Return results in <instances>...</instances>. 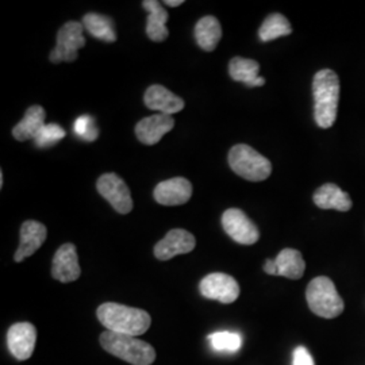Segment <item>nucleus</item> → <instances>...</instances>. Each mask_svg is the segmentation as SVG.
I'll use <instances>...</instances> for the list:
<instances>
[{"label": "nucleus", "mask_w": 365, "mask_h": 365, "mask_svg": "<svg viewBox=\"0 0 365 365\" xmlns=\"http://www.w3.org/2000/svg\"><path fill=\"white\" fill-rule=\"evenodd\" d=\"M314 118L321 129H329L337 119L339 101V75L322 69L313 78Z\"/></svg>", "instance_id": "obj_1"}, {"label": "nucleus", "mask_w": 365, "mask_h": 365, "mask_svg": "<svg viewBox=\"0 0 365 365\" xmlns=\"http://www.w3.org/2000/svg\"><path fill=\"white\" fill-rule=\"evenodd\" d=\"M98 319L113 333L126 336H141L150 327V315L141 309L118 303H105L98 307Z\"/></svg>", "instance_id": "obj_2"}, {"label": "nucleus", "mask_w": 365, "mask_h": 365, "mask_svg": "<svg viewBox=\"0 0 365 365\" xmlns=\"http://www.w3.org/2000/svg\"><path fill=\"white\" fill-rule=\"evenodd\" d=\"M101 345L106 352L128 361L129 364L150 365L156 360L155 348L133 336L105 331L101 336Z\"/></svg>", "instance_id": "obj_3"}, {"label": "nucleus", "mask_w": 365, "mask_h": 365, "mask_svg": "<svg viewBox=\"0 0 365 365\" xmlns=\"http://www.w3.org/2000/svg\"><path fill=\"white\" fill-rule=\"evenodd\" d=\"M306 299L310 310L315 315L327 319L339 317L345 307L334 283L327 276H318L309 283L306 289Z\"/></svg>", "instance_id": "obj_4"}, {"label": "nucleus", "mask_w": 365, "mask_h": 365, "mask_svg": "<svg viewBox=\"0 0 365 365\" xmlns=\"http://www.w3.org/2000/svg\"><path fill=\"white\" fill-rule=\"evenodd\" d=\"M229 165L238 176L249 182H262L272 173L271 161L245 144L235 145L230 149Z\"/></svg>", "instance_id": "obj_5"}, {"label": "nucleus", "mask_w": 365, "mask_h": 365, "mask_svg": "<svg viewBox=\"0 0 365 365\" xmlns=\"http://www.w3.org/2000/svg\"><path fill=\"white\" fill-rule=\"evenodd\" d=\"M83 30V24L76 21L66 22L64 26L60 27L57 33V43L51 53V61L53 64H60L61 61H76L78 49L84 48L86 45Z\"/></svg>", "instance_id": "obj_6"}, {"label": "nucleus", "mask_w": 365, "mask_h": 365, "mask_svg": "<svg viewBox=\"0 0 365 365\" xmlns=\"http://www.w3.org/2000/svg\"><path fill=\"white\" fill-rule=\"evenodd\" d=\"M222 226L226 235L241 245H253L260 238L257 226L240 209L226 210L222 215Z\"/></svg>", "instance_id": "obj_7"}, {"label": "nucleus", "mask_w": 365, "mask_h": 365, "mask_svg": "<svg viewBox=\"0 0 365 365\" xmlns=\"http://www.w3.org/2000/svg\"><path fill=\"white\" fill-rule=\"evenodd\" d=\"M98 192L105 197L119 214H129L133 210L130 190L115 173H105L96 182Z\"/></svg>", "instance_id": "obj_8"}, {"label": "nucleus", "mask_w": 365, "mask_h": 365, "mask_svg": "<svg viewBox=\"0 0 365 365\" xmlns=\"http://www.w3.org/2000/svg\"><path fill=\"white\" fill-rule=\"evenodd\" d=\"M199 291L206 299L218 300L225 304L233 303L240 297V286L235 277L220 272L203 277Z\"/></svg>", "instance_id": "obj_9"}, {"label": "nucleus", "mask_w": 365, "mask_h": 365, "mask_svg": "<svg viewBox=\"0 0 365 365\" xmlns=\"http://www.w3.org/2000/svg\"><path fill=\"white\" fill-rule=\"evenodd\" d=\"M306 269V262L297 249H283L274 260H267L264 271L274 276H284L292 280L300 279Z\"/></svg>", "instance_id": "obj_10"}, {"label": "nucleus", "mask_w": 365, "mask_h": 365, "mask_svg": "<svg viewBox=\"0 0 365 365\" xmlns=\"http://www.w3.org/2000/svg\"><path fill=\"white\" fill-rule=\"evenodd\" d=\"M196 240L194 235L182 229H173L168 232L155 247V256L158 260L167 261L175 256L190 253L195 249Z\"/></svg>", "instance_id": "obj_11"}, {"label": "nucleus", "mask_w": 365, "mask_h": 365, "mask_svg": "<svg viewBox=\"0 0 365 365\" xmlns=\"http://www.w3.org/2000/svg\"><path fill=\"white\" fill-rule=\"evenodd\" d=\"M37 330L29 322H19L9 329L7 346L16 360H27L34 352Z\"/></svg>", "instance_id": "obj_12"}, {"label": "nucleus", "mask_w": 365, "mask_h": 365, "mask_svg": "<svg viewBox=\"0 0 365 365\" xmlns=\"http://www.w3.org/2000/svg\"><path fill=\"white\" fill-rule=\"evenodd\" d=\"M81 274L78 250L73 244H64L56 252L52 262V276L61 283L78 280Z\"/></svg>", "instance_id": "obj_13"}, {"label": "nucleus", "mask_w": 365, "mask_h": 365, "mask_svg": "<svg viewBox=\"0 0 365 365\" xmlns=\"http://www.w3.org/2000/svg\"><path fill=\"white\" fill-rule=\"evenodd\" d=\"M192 196V184L184 178H173L158 182L155 188V199L163 206H180Z\"/></svg>", "instance_id": "obj_14"}, {"label": "nucleus", "mask_w": 365, "mask_h": 365, "mask_svg": "<svg viewBox=\"0 0 365 365\" xmlns=\"http://www.w3.org/2000/svg\"><path fill=\"white\" fill-rule=\"evenodd\" d=\"M48 237L46 226L37 221L24 222L21 227L19 248L15 252L14 260L16 262L25 260L33 256L38 250Z\"/></svg>", "instance_id": "obj_15"}, {"label": "nucleus", "mask_w": 365, "mask_h": 365, "mask_svg": "<svg viewBox=\"0 0 365 365\" xmlns=\"http://www.w3.org/2000/svg\"><path fill=\"white\" fill-rule=\"evenodd\" d=\"M175 126V119L167 114H156L141 119L135 126L137 138L145 145H156Z\"/></svg>", "instance_id": "obj_16"}, {"label": "nucleus", "mask_w": 365, "mask_h": 365, "mask_svg": "<svg viewBox=\"0 0 365 365\" xmlns=\"http://www.w3.org/2000/svg\"><path fill=\"white\" fill-rule=\"evenodd\" d=\"M144 101L148 108L160 111L161 114H167V115L176 114L184 108V101L182 98L176 96L168 88L160 84L150 86L146 90Z\"/></svg>", "instance_id": "obj_17"}, {"label": "nucleus", "mask_w": 365, "mask_h": 365, "mask_svg": "<svg viewBox=\"0 0 365 365\" xmlns=\"http://www.w3.org/2000/svg\"><path fill=\"white\" fill-rule=\"evenodd\" d=\"M314 203L322 210H337V211H349L352 209V199L349 194L342 191L339 185L327 182L321 185L314 192Z\"/></svg>", "instance_id": "obj_18"}, {"label": "nucleus", "mask_w": 365, "mask_h": 365, "mask_svg": "<svg viewBox=\"0 0 365 365\" xmlns=\"http://www.w3.org/2000/svg\"><path fill=\"white\" fill-rule=\"evenodd\" d=\"M145 10L149 13L146 34L153 42H163L168 38L170 31L167 29V22L170 15L165 9L157 0H145L143 1Z\"/></svg>", "instance_id": "obj_19"}, {"label": "nucleus", "mask_w": 365, "mask_h": 365, "mask_svg": "<svg viewBox=\"0 0 365 365\" xmlns=\"http://www.w3.org/2000/svg\"><path fill=\"white\" fill-rule=\"evenodd\" d=\"M46 113L41 106H31L27 108L24 119L13 129V135L18 141H27L36 140L39 131L46 125L45 123Z\"/></svg>", "instance_id": "obj_20"}, {"label": "nucleus", "mask_w": 365, "mask_h": 365, "mask_svg": "<svg viewBox=\"0 0 365 365\" xmlns=\"http://www.w3.org/2000/svg\"><path fill=\"white\" fill-rule=\"evenodd\" d=\"M259 63L250 58L235 57L229 64L230 78L235 81L247 84L248 87H261L265 84V78L259 76Z\"/></svg>", "instance_id": "obj_21"}, {"label": "nucleus", "mask_w": 365, "mask_h": 365, "mask_svg": "<svg viewBox=\"0 0 365 365\" xmlns=\"http://www.w3.org/2000/svg\"><path fill=\"white\" fill-rule=\"evenodd\" d=\"M195 38L200 49L206 52L215 51L222 38V27L215 16L202 18L195 26Z\"/></svg>", "instance_id": "obj_22"}, {"label": "nucleus", "mask_w": 365, "mask_h": 365, "mask_svg": "<svg viewBox=\"0 0 365 365\" xmlns=\"http://www.w3.org/2000/svg\"><path fill=\"white\" fill-rule=\"evenodd\" d=\"M83 26L96 39L105 42H115L117 34L111 18L101 14L90 13L83 16Z\"/></svg>", "instance_id": "obj_23"}, {"label": "nucleus", "mask_w": 365, "mask_h": 365, "mask_svg": "<svg viewBox=\"0 0 365 365\" xmlns=\"http://www.w3.org/2000/svg\"><path fill=\"white\" fill-rule=\"evenodd\" d=\"M291 33H292V27L284 15L271 14L262 22L260 30H259V37L261 41L268 42V41H274L279 37L289 36Z\"/></svg>", "instance_id": "obj_24"}, {"label": "nucleus", "mask_w": 365, "mask_h": 365, "mask_svg": "<svg viewBox=\"0 0 365 365\" xmlns=\"http://www.w3.org/2000/svg\"><path fill=\"white\" fill-rule=\"evenodd\" d=\"M211 346L218 352H237L242 345V337L233 331H217L209 336Z\"/></svg>", "instance_id": "obj_25"}, {"label": "nucleus", "mask_w": 365, "mask_h": 365, "mask_svg": "<svg viewBox=\"0 0 365 365\" xmlns=\"http://www.w3.org/2000/svg\"><path fill=\"white\" fill-rule=\"evenodd\" d=\"M64 137H66V130L63 128H60L56 123H49V125H45L42 130L39 131L34 143L38 148H48L57 144Z\"/></svg>", "instance_id": "obj_26"}, {"label": "nucleus", "mask_w": 365, "mask_h": 365, "mask_svg": "<svg viewBox=\"0 0 365 365\" xmlns=\"http://www.w3.org/2000/svg\"><path fill=\"white\" fill-rule=\"evenodd\" d=\"M75 133L86 141H95L98 138V129L90 115H81L75 122Z\"/></svg>", "instance_id": "obj_27"}, {"label": "nucleus", "mask_w": 365, "mask_h": 365, "mask_svg": "<svg viewBox=\"0 0 365 365\" xmlns=\"http://www.w3.org/2000/svg\"><path fill=\"white\" fill-rule=\"evenodd\" d=\"M294 365H314L313 357L304 346H298L295 349Z\"/></svg>", "instance_id": "obj_28"}, {"label": "nucleus", "mask_w": 365, "mask_h": 365, "mask_svg": "<svg viewBox=\"0 0 365 365\" xmlns=\"http://www.w3.org/2000/svg\"><path fill=\"white\" fill-rule=\"evenodd\" d=\"M182 3H184L182 0H167V1H165V4H167V6H170V7L182 6Z\"/></svg>", "instance_id": "obj_29"}]
</instances>
